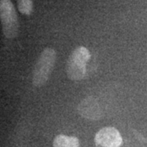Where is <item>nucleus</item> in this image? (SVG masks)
<instances>
[{"label":"nucleus","mask_w":147,"mask_h":147,"mask_svg":"<svg viewBox=\"0 0 147 147\" xmlns=\"http://www.w3.org/2000/svg\"><path fill=\"white\" fill-rule=\"evenodd\" d=\"M57 53L52 47L43 49L33 70L32 83L37 88L44 86L49 79L56 63Z\"/></svg>","instance_id":"obj_1"},{"label":"nucleus","mask_w":147,"mask_h":147,"mask_svg":"<svg viewBox=\"0 0 147 147\" xmlns=\"http://www.w3.org/2000/svg\"><path fill=\"white\" fill-rule=\"evenodd\" d=\"M0 19L4 36L7 38H16L19 33V21L11 0H0Z\"/></svg>","instance_id":"obj_3"},{"label":"nucleus","mask_w":147,"mask_h":147,"mask_svg":"<svg viewBox=\"0 0 147 147\" xmlns=\"http://www.w3.org/2000/svg\"><path fill=\"white\" fill-rule=\"evenodd\" d=\"M79 115L90 120H98L102 117V111L98 101L90 96L79 103L78 106Z\"/></svg>","instance_id":"obj_5"},{"label":"nucleus","mask_w":147,"mask_h":147,"mask_svg":"<svg viewBox=\"0 0 147 147\" xmlns=\"http://www.w3.org/2000/svg\"><path fill=\"white\" fill-rule=\"evenodd\" d=\"M91 53L85 47L75 48L69 57L66 65V73L69 79L73 81H80L84 79L87 74V63Z\"/></svg>","instance_id":"obj_2"},{"label":"nucleus","mask_w":147,"mask_h":147,"mask_svg":"<svg viewBox=\"0 0 147 147\" xmlns=\"http://www.w3.org/2000/svg\"><path fill=\"white\" fill-rule=\"evenodd\" d=\"M17 7L21 14L30 16L34 9L32 0H17Z\"/></svg>","instance_id":"obj_7"},{"label":"nucleus","mask_w":147,"mask_h":147,"mask_svg":"<svg viewBox=\"0 0 147 147\" xmlns=\"http://www.w3.org/2000/svg\"><path fill=\"white\" fill-rule=\"evenodd\" d=\"M53 147H80V145L77 137L61 134L55 137Z\"/></svg>","instance_id":"obj_6"},{"label":"nucleus","mask_w":147,"mask_h":147,"mask_svg":"<svg viewBox=\"0 0 147 147\" xmlns=\"http://www.w3.org/2000/svg\"><path fill=\"white\" fill-rule=\"evenodd\" d=\"M95 142L102 147H120L123 144V138L115 127H105L96 132Z\"/></svg>","instance_id":"obj_4"}]
</instances>
